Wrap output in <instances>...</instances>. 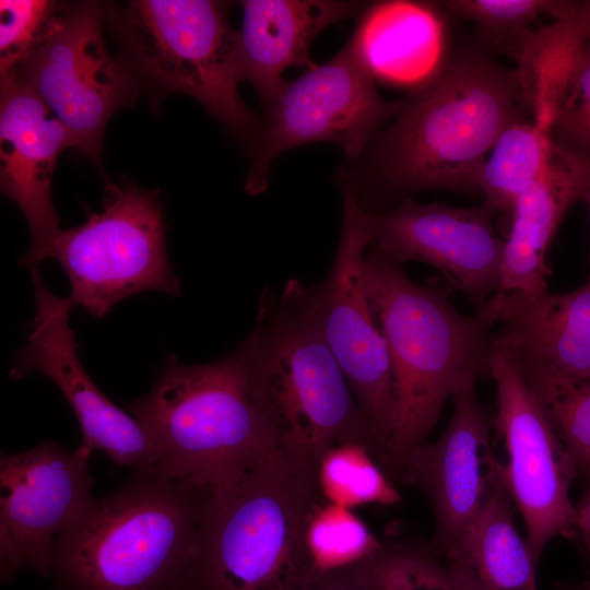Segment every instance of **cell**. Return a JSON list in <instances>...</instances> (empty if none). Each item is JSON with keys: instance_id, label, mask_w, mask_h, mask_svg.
Masks as SVG:
<instances>
[{"instance_id": "cell-22", "label": "cell", "mask_w": 590, "mask_h": 590, "mask_svg": "<svg viewBox=\"0 0 590 590\" xmlns=\"http://www.w3.org/2000/svg\"><path fill=\"white\" fill-rule=\"evenodd\" d=\"M515 506L502 483L463 540L440 557L469 590H538V559L515 522Z\"/></svg>"}, {"instance_id": "cell-6", "label": "cell", "mask_w": 590, "mask_h": 590, "mask_svg": "<svg viewBox=\"0 0 590 590\" xmlns=\"http://www.w3.org/2000/svg\"><path fill=\"white\" fill-rule=\"evenodd\" d=\"M284 450L318 462L341 444L379 452L353 391L311 315L287 283L260 294L241 341Z\"/></svg>"}, {"instance_id": "cell-31", "label": "cell", "mask_w": 590, "mask_h": 590, "mask_svg": "<svg viewBox=\"0 0 590 590\" xmlns=\"http://www.w3.org/2000/svg\"><path fill=\"white\" fill-rule=\"evenodd\" d=\"M299 590H367L358 580L355 569L314 571Z\"/></svg>"}, {"instance_id": "cell-32", "label": "cell", "mask_w": 590, "mask_h": 590, "mask_svg": "<svg viewBox=\"0 0 590 590\" xmlns=\"http://www.w3.org/2000/svg\"><path fill=\"white\" fill-rule=\"evenodd\" d=\"M587 480L581 499L575 505V532L578 535L590 557V475Z\"/></svg>"}, {"instance_id": "cell-2", "label": "cell", "mask_w": 590, "mask_h": 590, "mask_svg": "<svg viewBox=\"0 0 590 590\" xmlns=\"http://www.w3.org/2000/svg\"><path fill=\"white\" fill-rule=\"evenodd\" d=\"M364 278L394 385L387 472L400 476L410 455L426 442L459 379L469 370L487 373L496 317L489 302L475 315H462L450 303L449 285L438 279L413 282L400 263L371 245Z\"/></svg>"}, {"instance_id": "cell-18", "label": "cell", "mask_w": 590, "mask_h": 590, "mask_svg": "<svg viewBox=\"0 0 590 590\" xmlns=\"http://www.w3.org/2000/svg\"><path fill=\"white\" fill-rule=\"evenodd\" d=\"M489 303L529 382L590 378V274L568 293H496Z\"/></svg>"}, {"instance_id": "cell-14", "label": "cell", "mask_w": 590, "mask_h": 590, "mask_svg": "<svg viewBox=\"0 0 590 590\" xmlns=\"http://www.w3.org/2000/svg\"><path fill=\"white\" fill-rule=\"evenodd\" d=\"M35 316L26 343L16 351L10 379L38 371L47 376L72 408L82 432L76 447L92 456L101 450L116 464L133 470L156 464L158 451L143 426L97 388L84 369L69 318L74 306L45 285L38 268L30 270Z\"/></svg>"}, {"instance_id": "cell-12", "label": "cell", "mask_w": 590, "mask_h": 590, "mask_svg": "<svg viewBox=\"0 0 590 590\" xmlns=\"http://www.w3.org/2000/svg\"><path fill=\"white\" fill-rule=\"evenodd\" d=\"M375 82L349 42L323 64L287 82L266 109L245 190L251 196L266 191L273 161L299 145L328 141L357 160L403 106V99H385Z\"/></svg>"}, {"instance_id": "cell-3", "label": "cell", "mask_w": 590, "mask_h": 590, "mask_svg": "<svg viewBox=\"0 0 590 590\" xmlns=\"http://www.w3.org/2000/svg\"><path fill=\"white\" fill-rule=\"evenodd\" d=\"M128 411L157 447L154 467L201 487L232 484L283 450L241 342L204 364L167 355L151 390Z\"/></svg>"}, {"instance_id": "cell-17", "label": "cell", "mask_w": 590, "mask_h": 590, "mask_svg": "<svg viewBox=\"0 0 590 590\" xmlns=\"http://www.w3.org/2000/svg\"><path fill=\"white\" fill-rule=\"evenodd\" d=\"M0 188L28 224L31 245L20 266L31 270L50 258L61 231L51 182L60 153L74 148V140L15 75L0 78Z\"/></svg>"}, {"instance_id": "cell-30", "label": "cell", "mask_w": 590, "mask_h": 590, "mask_svg": "<svg viewBox=\"0 0 590 590\" xmlns=\"http://www.w3.org/2000/svg\"><path fill=\"white\" fill-rule=\"evenodd\" d=\"M551 137L590 161V33L552 122Z\"/></svg>"}, {"instance_id": "cell-5", "label": "cell", "mask_w": 590, "mask_h": 590, "mask_svg": "<svg viewBox=\"0 0 590 590\" xmlns=\"http://www.w3.org/2000/svg\"><path fill=\"white\" fill-rule=\"evenodd\" d=\"M316 468L283 449L236 482L206 488L184 590H299L315 571L307 523L324 502Z\"/></svg>"}, {"instance_id": "cell-7", "label": "cell", "mask_w": 590, "mask_h": 590, "mask_svg": "<svg viewBox=\"0 0 590 590\" xmlns=\"http://www.w3.org/2000/svg\"><path fill=\"white\" fill-rule=\"evenodd\" d=\"M226 9L213 0H131L107 5L106 20L138 81L193 97L232 133L257 144L262 127L238 93L237 31Z\"/></svg>"}, {"instance_id": "cell-35", "label": "cell", "mask_w": 590, "mask_h": 590, "mask_svg": "<svg viewBox=\"0 0 590 590\" xmlns=\"http://www.w3.org/2000/svg\"><path fill=\"white\" fill-rule=\"evenodd\" d=\"M589 5H590V1H589Z\"/></svg>"}, {"instance_id": "cell-20", "label": "cell", "mask_w": 590, "mask_h": 590, "mask_svg": "<svg viewBox=\"0 0 590 590\" xmlns=\"http://www.w3.org/2000/svg\"><path fill=\"white\" fill-rule=\"evenodd\" d=\"M589 191L590 161L553 140L543 173L510 212L498 293L547 291V250L568 210Z\"/></svg>"}, {"instance_id": "cell-15", "label": "cell", "mask_w": 590, "mask_h": 590, "mask_svg": "<svg viewBox=\"0 0 590 590\" xmlns=\"http://www.w3.org/2000/svg\"><path fill=\"white\" fill-rule=\"evenodd\" d=\"M481 375L469 370L459 379L446 429L436 441L416 448L400 475L427 496L434 514L429 546L441 558L463 540L500 484V460L491 437L493 416L476 392Z\"/></svg>"}, {"instance_id": "cell-34", "label": "cell", "mask_w": 590, "mask_h": 590, "mask_svg": "<svg viewBox=\"0 0 590 590\" xmlns=\"http://www.w3.org/2000/svg\"><path fill=\"white\" fill-rule=\"evenodd\" d=\"M583 199L587 201L590 211V191L585 196Z\"/></svg>"}, {"instance_id": "cell-1", "label": "cell", "mask_w": 590, "mask_h": 590, "mask_svg": "<svg viewBox=\"0 0 590 590\" xmlns=\"http://www.w3.org/2000/svg\"><path fill=\"white\" fill-rule=\"evenodd\" d=\"M517 70L469 48L403 99L368 155L367 172L344 174L343 192L366 210L377 193L476 189L477 173L509 126L524 121Z\"/></svg>"}, {"instance_id": "cell-4", "label": "cell", "mask_w": 590, "mask_h": 590, "mask_svg": "<svg viewBox=\"0 0 590 590\" xmlns=\"http://www.w3.org/2000/svg\"><path fill=\"white\" fill-rule=\"evenodd\" d=\"M205 489L154 465L133 470L58 536L52 590H184Z\"/></svg>"}, {"instance_id": "cell-27", "label": "cell", "mask_w": 590, "mask_h": 590, "mask_svg": "<svg viewBox=\"0 0 590 590\" xmlns=\"http://www.w3.org/2000/svg\"><path fill=\"white\" fill-rule=\"evenodd\" d=\"M305 541L311 566L318 573L356 567L384 545L353 509L327 502L311 514Z\"/></svg>"}, {"instance_id": "cell-19", "label": "cell", "mask_w": 590, "mask_h": 590, "mask_svg": "<svg viewBox=\"0 0 590 590\" xmlns=\"http://www.w3.org/2000/svg\"><path fill=\"white\" fill-rule=\"evenodd\" d=\"M355 1L246 0L237 31V62L241 81L252 85L264 110L279 96L291 67L316 68L309 57L314 38L327 26L358 12Z\"/></svg>"}, {"instance_id": "cell-16", "label": "cell", "mask_w": 590, "mask_h": 590, "mask_svg": "<svg viewBox=\"0 0 590 590\" xmlns=\"http://www.w3.org/2000/svg\"><path fill=\"white\" fill-rule=\"evenodd\" d=\"M495 213L484 204L461 208L404 198L388 212L363 210V221L371 246L400 264L432 266L477 312L500 290L505 240L494 229Z\"/></svg>"}, {"instance_id": "cell-25", "label": "cell", "mask_w": 590, "mask_h": 590, "mask_svg": "<svg viewBox=\"0 0 590 590\" xmlns=\"http://www.w3.org/2000/svg\"><path fill=\"white\" fill-rule=\"evenodd\" d=\"M447 13L474 22L481 34L494 45H503L517 58L535 32L529 25L542 14L555 21L576 14L582 1L552 0H450L438 2Z\"/></svg>"}, {"instance_id": "cell-28", "label": "cell", "mask_w": 590, "mask_h": 590, "mask_svg": "<svg viewBox=\"0 0 590 590\" xmlns=\"http://www.w3.org/2000/svg\"><path fill=\"white\" fill-rule=\"evenodd\" d=\"M529 382V381H528ZM578 472L590 475V378L529 382Z\"/></svg>"}, {"instance_id": "cell-23", "label": "cell", "mask_w": 590, "mask_h": 590, "mask_svg": "<svg viewBox=\"0 0 590 590\" xmlns=\"http://www.w3.org/2000/svg\"><path fill=\"white\" fill-rule=\"evenodd\" d=\"M552 145L551 129L543 123L524 120L505 129L476 176L484 205L495 212H511L543 173Z\"/></svg>"}, {"instance_id": "cell-10", "label": "cell", "mask_w": 590, "mask_h": 590, "mask_svg": "<svg viewBox=\"0 0 590 590\" xmlns=\"http://www.w3.org/2000/svg\"><path fill=\"white\" fill-rule=\"evenodd\" d=\"M486 370L496 388L493 425L507 453L506 461H500V483L540 560L554 539L576 535L570 485L579 472L536 393L496 334L489 340Z\"/></svg>"}, {"instance_id": "cell-13", "label": "cell", "mask_w": 590, "mask_h": 590, "mask_svg": "<svg viewBox=\"0 0 590 590\" xmlns=\"http://www.w3.org/2000/svg\"><path fill=\"white\" fill-rule=\"evenodd\" d=\"M91 455L51 439L0 456V577H48L58 536L94 497Z\"/></svg>"}, {"instance_id": "cell-8", "label": "cell", "mask_w": 590, "mask_h": 590, "mask_svg": "<svg viewBox=\"0 0 590 590\" xmlns=\"http://www.w3.org/2000/svg\"><path fill=\"white\" fill-rule=\"evenodd\" d=\"M165 234L158 190L109 182L103 210L90 213L79 226L61 229L50 258L69 278L73 305L99 319L117 303L145 291L180 295Z\"/></svg>"}, {"instance_id": "cell-26", "label": "cell", "mask_w": 590, "mask_h": 590, "mask_svg": "<svg viewBox=\"0 0 590 590\" xmlns=\"http://www.w3.org/2000/svg\"><path fill=\"white\" fill-rule=\"evenodd\" d=\"M367 590H469L429 544H385L354 567Z\"/></svg>"}, {"instance_id": "cell-24", "label": "cell", "mask_w": 590, "mask_h": 590, "mask_svg": "<svg viewBox=\"0 0 590 590\" xmlns=\"http://www.w3.org/2000/svg\"><path fill=\"white\" fill-rule=\"evenodd\" d=\"M317 483L324 502L354 509L370 504L393 505L400 494L371 451L358 444H341L317 462Z\"/></svg>"}, {"instance_id": "cell-9", "label": "cell", "mask_w": 590, "mask_h": 590, "mask_svg": "<svg viewBox=\"0 0 590 590\" xmlns=\"http://www.w3.org/2000/svg\"><path fill=\"white\" fill-rule=\"evenodd\" d=\"M371 244L363 210L343 192V222L335 257L319 283L287 280L311 315L353 391L387 470L396 398L386 340L374 316L364 278Z\"/></svg>"}, {"instance_id": "cell-21", "label": "cell", "mask_w": 590, "mask_h": 590, "mask_svg": "<svg viewBox=\"0 0 590 590\" xmlns=\"http://www.w3.org/2000/svg\"><path fill=\"white\" fill-rule=\"evenodd\" d=\"M349 44L375 81L411 92L432 81L449 58L445 20L427 2L374 3Z\"/></svg>"}, {"instance_id": "cell-29", "label": "cell", "mask_w": 590, "mask_h": 590, "mask_svg": "<svg viewBox=\"0 0 590 590\" xmlns=\"http://www.w3.org/2000/svg\"><path fill=\"white\" fill-rule=\"evenodd\" d=\"M64 4L50 0L0 1V78L12 74L49 36Z\"/></svg>"}, {"instance_id": "cell-11", "label": "cell", "mask_w": 590, "mask_h": 590, "mask_svg": "<svg viewBox=\"0 0 590 590\" xmlns=\"http://www.w3.org/2000/svg\"><path fill=\"white\" fill-rule=\"evenodd\" d=\"M104 8L95 1L66 3L49 36L12 73L43 101L69 130L74 148L97 168L109 118L131 106L139 91L131 69L106 47Z\"/></svg>"}, {"instance_id": "cell-33", "label": "cell", "mask_w": 590, "mask_h": 590, "mask_svg": "<svg viewBox=\"0 0 590 590\" xmlns=\"http://www.w3.org/2000/svg\"><path fill=\"white\" fill-rule=\"evenodd\" d=\"M555 590H590V580L582 583L558 582Z\"/></svg>"}]
</instances>
